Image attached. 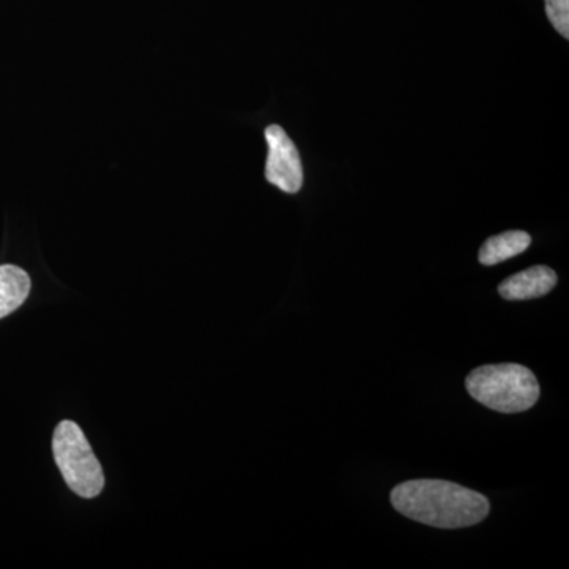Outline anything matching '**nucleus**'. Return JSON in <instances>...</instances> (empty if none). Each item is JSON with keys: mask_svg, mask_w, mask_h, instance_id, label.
Wrapping results in <instances>:
<instances>
[{"mask_svg": "<svg viewBox=\"0 0 569 569\" xmlns=\"http://www.w3.org/2000/svg\"><path fill=\"white\" fill-rule=\"evenodd\" d=\"M546 13L563 39H569V0H545Z\"/></svg>", "mask_w": 569, "mask_h": 569, "instance_id": "nucleus-8", "label": "nucleus"}, {"mask_svg": "<svg viewBox=\"0 0 569 569\" xmlns=\"http://www.w3.org/2000/svg\"><path fill=\"white\" fill-rule=\"evenodd\" d=\"M52 452L67 486L77 496H100L104 486L102 466L80 426L71 421L61 422L52 437Z\"/></svg>", "mask_w": 569, "mask_h": 569, "instance_id": "nucleus-3", "label": "nucleus"}, {"mask_svg": "<svg viewBox=\"0 0 569 569\" xmlns=\"http://www.w3.org/2000/svg\"><path fill=\"white\" fill-rule=\"evenodd\" d=\"M466 385L468 395L477 402L500 413L530 410L541 392L529 367L515 362L478 367L468 373Z\"/></svg>", "mask_w": 569, "mask_h": 569, "instance_id": "nucleus-2", "label": "nucleus"}, {"mask_svg": "<svg viewBox=\"0 0 569 569\" xmlns=\"http://www.w3.org/2000/svg\"><path fill=\"white\" fill-rule=\"evenodd\" d=\"M557 274L548 266H533L508 277L498 287V293L507 301H527L541 298L556 288Z\"/></svg>", "mask_w": 569, "mask_h": 569, "instance_id": "nucleus-5", "label": "nucleus"}, {"mask_svg": "<svg viewBox=\"0 0 569 569\" xmlns=\"http://www.w3.org/2000/svg\"><path fill=\"white\" fill-rule=\"evenodd\" d=\"M530 244L531 238L526 231H507V233L492 236L479 250V263L496 266L526 252Z\"/></svg>", "mask_w": 569, "mask_h": 569, "instance_id": "nucleus-7", "label": "nucleus"}, {"mask_svg": "<svg viewBox=\"0 0 569 569\" xmlns=\"http://www.w3.org/2000/svg\"><path fill=\"white\" fill-rule=\"evenodd\" d=\"M29 293H31V279L24 269L13 264L0 266V318L20 309Z\"/></svg>", "mask_w": 569, "mask_h": 569, "instance_id": "nucleus-6", "label": "nucleus"}, {"mask_svg": "<svg viewBox=\"0 0 569 569\" xmlns=\"http://www.w3.org/2000/svg\"><path fill=\"white\" fill-rule=\"evenodd\" d=\"M264 137L269 148L266 179L284 193H298L305 181L298 148L280 126H269Z\"/></svg>", "mask_w": 569, "mask_h": 569, "instance_id": "nucleus-4", "label": "nucleus"}, {"mask_svg": "<svg viewBox=\"0 0 569 569\" xmlns=\"http://www.w3.org/2000/svg\"><path fill=\"white\" fill-rule=\"evenodd\" d=\"M391 501L400 515L437 529L477 526L490 511L482 493L441 479L402 482L392 489Z\"/></svg>", "mask_w": 569, "mask_h": 569, "instance_id": "nucleus-1", "label": "nucleus"}]
</instances>
